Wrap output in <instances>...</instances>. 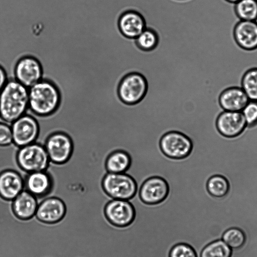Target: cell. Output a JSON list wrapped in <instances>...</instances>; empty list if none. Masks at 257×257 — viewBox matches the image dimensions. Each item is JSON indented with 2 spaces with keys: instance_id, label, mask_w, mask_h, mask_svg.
Segmentation results:
<instances>
[{
  "instance_id": "obj_1",
  "label": "cell",
  "mask_w": 257,
  "mask_h": 257,
  "mask_svg": "<svg viewBox=\"0 0 257 257\" xmlns=\"http://www.w3.org/2000/svg\"><path fill=\"white\" fill-rule=\"evenodd\" d=\"M110 153L101 146H85L73 149L65 163L50 162L45 171L51 178V187L40 202L51 197L63 201L65 213L58 223L65 238L87 239L94 212L106 195L102 181L108 172L105 164Z\"/></svg>"
},
{
  "instance_id": "obj_2",
  "label": "cell",
  "mask_w": 257,
  "mask_h": 257,
  "mask_svg": "<svg viewBox=\"0 0 257 257\" xmlns=\"http://www.w3.org/2000/svg\"><path fill=\"white\" fill-rule=\"evenodd\" d=\"M29 108V88L14 78L8 79L0 92V118L9 124Z\"/></svg>"
},
{
  "instance_id": "obj_3",
  "label": "cell",
  "mask_w": 257,
  "mask_h": 257,
  "mask_svg": "<svg viewBox=\"0 0 257 257\" xmlns=\"http://www.w3.org/2000/svg\"><path fill=\"white\" fill-rule=\"evenodd\" d=\"M60 101L57 86L52 82L42 79L29 88V108L33 113L48 115L55 111Z\"/></svg>"
},
{
  "instance_id": "obj_4",
  "label": "cell",
  "mask_w": 257,
  "mask_h": 257,
  "mask_svg": "<svg viewBox=\"0 0 257 257\" xmlns=\"http://www.w3.org/2000/svg\"><path fill=\"white\" fill-rule=\"evenodd\" d=\"M17 160L20 167L28 173L46 171L50 161L45 147L36 142L19 148Z\"/></svg>"
},
{
  "instance_id": "obj_5",
  "label": "cell",
  "mask_w": 257,
  "mask_h": 257,
  "mask_svg": "<svg viewBox=\"0 0 257 257\" xmlns=\"http://www.w3.org/2000/svg\"><path fill=\"white\" fill-rule=\"evenodd\" d=\"M102 186L113 199L128 200L134 197L137 189L135 180L124 173L108 172L103 179Z\"/></svg>"
},
{
  "instance_id": "obj_6",
  "label": "cell",
  "mask_w": 257,
  "mask_h": 257,
  "mask_svg": "<svg viewBox=\"0 0 257 257\" xmlns=\"http://www.w3.org/2000/svg\"><path fill=\"white\" fill-rule=\"evenodd\" d=\"M43 68L35 57L26 55L20 57L14 68L13 77L29 88L43 79Z\"/></svg>"
},
{
  "instance_id": "obj_7",
  "label": "cell",
  "mask_w": 257,
  "mask_h": 257,
  "mask_svg": "<svg viewBox=\"0 0 257 257\" xmlns=\"http://www.w3.org/2000/svg\"><path fill=\"white\" fill-rule=\"evenodd\" d=\"M147 87L146 79L142 74L131 73L121 79L118 87V94L123 102L135 104L144 97Z\"/></svg>"
},
{
  "instance_id": "obj_8",
  "label": "cell",
  "mask_w": 257,
  "mask_h": 257,
  "mask_svg": "<svg viewBox=\"0 0 257 257\" xmlns=\"http://www.w3.org/2000/svg\"><path fill=\"white\" fill-rule=\"evenodd\" d=\"M13 143L18 147L35 143L39 132L38 123L31 114L26 113L11 124Z\"/></svg>"
},
{
  "instance_id": "obj_9",
  "label": "cell",
  "mask_w": 257,
  "mask_h": 257,
  "mask_svg": "<svg viewBox=\"0 0 257 257\" xmlns=\"http://www.w3.org/2000/svg\"><path fill=\"white\" fill-rule=\"evenodd\" d=\"M162 152L169 158L179 159L188 156L192 148L190 139L178 132H170L165 134L160 142Z\"/></svg>"
},
{
  "instance_id": "obj_10",
  "label": "cell",
  "mask_w": 257,
  "mask_h": 257,
  "mask_svg": "<svg viewBox=\"0 0 257 257\" xmlns=\"http://www.w3.org/2000/svg\"><path fill=\"white\" fill-rule=\"evenodd\" d=\"M44 147L50 161L56 164L66 162L73 150L71 138L62 132H55L49 136Z\"/></svg>"
},
{
  "instance_id": "obj_11",
  "label": "cell",
  "mask_w": 257,
  "mask_h": 257,
  "mask_svg": "<svg viewBox=\"0 0 257 257\" xmlns=\"http://www.w3.org/2000/svg\"><path fill=\"white\" fill-rule=\"evenodd\" d=\"M105 215L108 221L117 227L130 225L135 217L134 206L128 200L112 199L106 205Z\"/></svg>"
},
{
  "instance_id": "obj_12",
  "label": "cell",
  "mask_w": 257,
  "mask_h": 257,
  "mask_svg": "<svg viewBox=\"0 0 257 257\" xmlns=\"http://www.w3.org/2000/svg\"><path fill=\"white\" fill-rule=\"evenodd\" d=\"M216 126L222 136L234 138L239 136L247 124L241 111L223 110L216 119Z\"/></svg>"
},
{
  "instance_id": "obj_13",
  "label": "cell",
  "mask_w": 257,
  "mask_h": 257,
  "mask_svg": "<svg viewBox=\"0 0 257 257\" xmlns=\"http://www.w3.org/2000/svg\"><path fill=\"white\" fill-rule=\"evenodd\" d=\"M232 35L237 46L246 51L257 49V21L239 20L234 25Z\"/></svg>"
},
{
  "instance_id": "obj_14",
  "label": "cell",
  "mask_w": 257,
  "mask_h": 257,
  "mask_svg": "<svg viewBox=\"0 0 257 257\" xmlns=\"http://www.w3.org/2000/svg\"><path fill=\"white\" fill-rule=\"evenodd\" d=\"M169 192L167 182L163 178L154 176L146 180L139 192L141 199L148 204H156L163 201Z\"/></svg>"
},
{
  "instance_id": "obj_15",
  "label": "cell",
  "mask_w": 257,
  "mask_h": 257,
  "mask_svg": "<svg viewBox=\"0 0 257 257\" xmlns=\"http://www.w3.org/2000/svg\"><path fill=\"white\" fill-rule=\"evenodd\" d=\"M249 101L242 88L238 86L226 87L218 95L219 105L225 111H241Z\"/></svg>"
},
{
  "instance_id": "obj_16",
  "label": "cell",
  "mask_w": 257,
  "mask_h": 257,
  "mask_svg": "<svg viewBox=\"0 0 257 257\" xmlns=\"http://www.w3.org/2000/svg\"><path fill=\"white\" fill-rule=\"evenodd\" d=\"M25 190V177L13 170L0 174V195L5 199L13 200Z\"/></svg>"
},
{
  "instance_id": "obj_17",
  "label": "cell",
  "mask_w": 257,
  "mask_h": 257,
  "mask_svg": "<svg viewBox=\"0 0 257 257\" xmlns=\"http://www.w3.org/2000/svg\"><path fill=\"white\" fill-rule=\"evenodd\" d=\"M65 210V206L61 200L51 197L43 199L38 204L35 215L43 222L53 223L63 218Z\"/></svg>"
},
{
  "instance_id": "obj_18",
  "label": "cell",
  "mask_w": 257,
  "mask_h": 257,
  "mask_svg": "<svg viewBox=\"0 0 257 257\" xmlns=\"http://www.w3.org/2000/svg\"><path fill=\"white\" fill-rule=\"evenodd\" d=\"M118 25L121 33L126 37L136 39L146 29L145 21L138 12L127 11L120 16Z\"/></svg>"
},
{
  "instance_id": "obj_19",
  "label": "cell",
  "mask_w": 257,
  "mask_h": 257,
  "mask_svg": "<svg viewBox=\"0 0 257 257\" xmlns=\"http://www.w3.org/2000/svg\"><path fill=\"white\" fill-rule=\"evenodd\" d=\"M51 184V178L45 171L29 173L25 179V190L35 196L38 203L48 193Z\"/></svg>"
},
{
  "instance_id": "obj_20",
  "label": "cell",
  "mask_w": 257,
  "mask_h": 257,
  "mask_svg": "<svg viewBox=\"0 0 257 257\" xmlns=\"http://www.w3.org/2000/svg\"><path fill=\"white\" fill-rule=\"evenodd\" d=\"M38 206L36 196L26 190L22 191L13 200L14 212L22 219H29L35 215Z\"/></svg>"
},
{
  "instance_id": "obj_21",
  "label": "cell",
  "mask_w": 257,
  "mask_h": 257,
  "mask_svg": "<svg viewBox=\"0 0 257 257\" xmlns=\"http://www.w3.org/2000/svg\"><path fill=\"white\" fill-rule=\"evenodd\" d=\"M131 158L125 151L116 150L111 153L106 161V168L109 173H124L130 167Z\"/></svg>"
},
{
  "instance_id": "obj_22",
  "label": "cell",
  "mask_w": 257,
  "mask_h": 257,
  "mask_svg": "<svg viewBox=\"0 0 257 257\" xmlns=\"http://www.w3.org/2000/svg\"><path fill=\"white\" fill-rule=\"evenodd\" d=\"M240 85L249 100L257 101V67L248 68L243 73Z\"/></svg>"
},
{
  "instance_id": "obj_23",
  "label": "cell",
  "mask_w": 257,
  "mask_h": 257,
  "mask_svg": "<svg viewBox=\"0 0 257 257\" xmlns=\"http://www.w3.org/2000/svg\"><path fill=\"white\" fill-rule=\"evenodd\" d=\"M235 16L241 21H257V0H240L234 5Z\"/></svg>"
},
{
  "instance_id": "obj_24",
  "label": "cell",
  "mask_w": 257,
  "mask_h": 257,
  "mask_svg": "<svg viewBox=\"0 0 257 257\" xmlns=\"http://www.w3.org/2000/svg\"><path fill=\"white\" fill-rule=\"evenodd\" d=\"M232 249L221 239L213 240L201 250L199 257H231Z\"/></svg>"
},
{
  "instance_id": "obj_25",
  "label": "cell",
  "mask_w": 257,
  "mask_h": 257,
  "mask_svg": "<svg viewBox=\"0 0 257 257\" xmlns=\"http://www.w3.org/2000/svg\"><path fill=\"white\" fill-rule=\"evenodd\" d=\"M209 193L215 197H222L228 192L229 183L224 176L216 174L208 180L206 184Z\"/></svg>"
},
{
  "instance_id": "obj_26",
  "label": "cell",
  "mask_w": 257,
  "mask_h": 257,
  "mask_svg": "<svg viewBox=\"0 0 257 257\" xmlns=\"http://www.w3.org/2000/svg\"><path fill=\"white\" fill-rule=\"evenodd\" d=\"M221 239L232 249H234L239 248L244 244L246 236L241 229L231 227L223 232Z\"/></svg>"
},
{
  "instance_id": "obj_27",
  "label": "cell",
  "mask_w": 257,
  "mask_h": 257,
  "mask_svg": "<svg viewBox=\"0 0 257 257\" xmlns=\"http://www.w3.org/2000/svg\"><path fill=\"white\" fill-rule=\"evenodd\" d=\"M136 41L142 50L151 51L157 45L158 37L154 30L146 28L136 38Z\"/></svg>"
},
{
  "instance_id": "obj_28",
  "label": "cell",
  "mask_w": 257,
  "mask_h": 257,
  "mask_svg": "<svg viewBox=\"0 0 257 257\" xmlns=\"http://www.w3.org/2000/svg\"><path fill=\"white\" fill-rule=\"evenodd\" d=\"M169 257L199 256L190 245L185 243H179L172 247L169 252Z\"/></svg>"
},
{
  "instance_id": "obj_29",
  "label": "cell",
  "mask_w": 257,
  "mask_h": 257,
  "mask_svg": "<svg viewBox=\"0 0 257 257\" xmlns=\"http://www.w3.org/2000/svg\"><path fill=\"white\" fill-rule=\"evenodd\" d=\"M241 112L247 126L252 127L257 125V101L249 100Z\"/></svg>"
},
{
  "instance_id": "obj_30",
  "label": "cell",
  "mask_w": 257,
  "mask_h": 257,
  "mask_svg": "<svg viewBox=\"0 0 257 257\" xmlns=\"http://www.w3.org/2000/svg\"><path fill=\"white\" fill-rule=\"evenodd\" d=\"M12 143L13 138L11 124L0 118V146H8Z\"/></svg>"
},
{
  "instance_id": "obj_31",
  "label": "cell",
  "mask_w": 257,
  "mask_h": 257,
  "mask_svg": "<svg viewBox=\"0 0 257 257\" xmlns=\"http://www.w3.org/2000/svg\"><path fill=\"white\" fill-rule=\"evenodd\" d=\"M8 80V76L5 69L0 65V92L6 85Z\"/></svg>"
},
{
  "instance_id": "obj_32",
  "label": "cell",
  "mask_w": 257,
  "mask_h": 257,
  "mask_svg": "<svg viewBox=\"0 0 257 257\" xmlns=\"http://www.w3.org/2000/svg\"><path fill=\"white\" fill-rule=\"evenodd\" d=\"M226 2L228 3L229 4H232L233 5L235 4L240 0H224Z\"/></svg>"
},
{
  "instance_id": "obj_33",
  "label": "cell",
  "mask_w": 257,
  "mask_h": 257,
  "mask_svg": "<svg viewBox=\"0 0 257 257\" xmlns=\"http://www.w3.org/2000/svg\"><path fill=\"white\" fill-rule=\"evenodd\" d=\"M46 6H47V5H46ZM47 8H48V7H47ZM48 10H49V9H48ZM49 12H50V11H49ZM50 14H51V13H50ZM51 16H52V15H51ZM52 18H53V17H52ZM53 20H54V19H53ZM54 23H55V22L54 20ZM55 25H56V24H55Z\"/></svg>"
},
{
  "instance_id": "obj_34",
  "label": "cell",
  "mask_w": 257,
  "mask_h": 257,
  "mask_svg": "<svg viewBox=\"0 0 257 257\" xmlns=\"http://www.w3.org/2000/svg\"><path fill=\"white\" fill-rule=\"evenodd\" d=\"M45 5H46V4H45ZM51 17H52V16H51Z\"/></svg>"
}]
</instances>
